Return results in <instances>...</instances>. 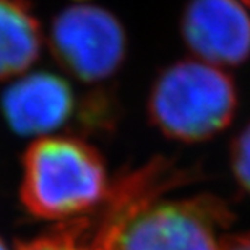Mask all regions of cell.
Returning <instances> with one entry per match:
<instances>
[{"instance_id": "2", "label": "cell", "mask_w": 250, "mask_h": 250, "mask_svg": "<svg viewBox=\"0 0 250 250\" xmlns=\"http://www.w3.org/2000/svg\"><path fill=\"white\" fill-rule=\"evenodd\" d=\"M237 89L221 67L203 61L174 62L158 75L148 96V116L166 137L205 142L232 122Z\"/></svg>"}, {"instance_id": "3", "label": "cell", "mask_w": 250, "mask_h": 250, "mask_svg": "<svg viewBox=\"0 0 250 250\" xmlns=\"http://www.w3.org/2000/svg\"><path fill=\"white\" fill-rule=\"evenodd\" d=\"M232 211L214 195L163 200L132 218L112 250H221Z\"/></svg>"}, {"instance_id": "8", "label": "cell", "mask_w": 250, "mask_h": 250, "mask_svg": "<svg viewBox=\"0 0 250 250\" xmlns=\"http://www.w3.org/2000/svg\"><path fill=\"white\" fill-rule=\"evenodd\" d=\"M42 42L31 0H0V80L26 72L41 56Z\"/></svg>"}, {"instance_id": "5", "label": "cell", "mask_w": 250, "mask_h": 250, "mask_svg": "<svg viewBox=\"0 0 250 250\" xmlns=\"http://www.w3.org/2000/svg\"><path fill=\"white\" fill-rule=\"evenodd\" d=\"M164 190L163 179L153 167H137L111 184L106 198L91 211L20 242L17 250H112L135 214L161 198Z\"/></svg>"}, {"instance_id": "12", "label": "cell", "mask_w": 250, "mask_h": 250, "mask_svg": "<svg viewBox=\"0 0 250 250\" xmlns=\"http://www.w3.org/2000/svg\"><path fill=\"white\" fill-rule=\"evenodd\" d=\"M242 2H244V3H246V5H247V7L250 8V0H242Z\"/></svg>"}, {"instance_id": "11", "label": "cell", "mask_w": 250, "mask_h": 250, "mask_svg": "<svg viewBox=\"0 0 250 250\" xmlns=\"http://www.w3.org/2000/svg\"><path fill=\"white\" fill-rule=\"evenodd\" d=\"M0 250H8V247H7V246H5V244H3V241H2V239H0Z\"/></svg>"}, {"instance_id": "7", "label": "cell", "mask_w": 250, "mask_h": 250, "mask_svg": "<svg viewBox=\"0 0 250 250\" xmlns=\"http://www.w3.org/2000/svg\"><path fill=\"white\" fill-rule=\"evenodd\" d=\"M3 116L17 133L46 135L72 117L75 93L67 80L51 72H34L5 89Z\"/></svg>"}, {"instance_id": "10", "label": "cell", "mask_w": 250, "mask_h": 250, "mask_svg": "<svg viewBox=\"0 0 250 250\" xmlns=\"http://www.w3.org/2000/svg\"><path fill=\"white\" fill-rule=\"evenodd\" d=\"M221 250H250V232L237 234V236H226Z\"/></svg>"}, {"instance_id": "4", "label": "cell", "mask_w": 250, "mask_h": 250, "mask_svg": "<svg viewBox=\"0 0 250 250\" xmlns=\"http://www.w3.org/2000/svg\"><path fill=\"white\" fill-rule=\"evenodd\" d=\"M127 33L111 10L75 0L52 18L49 47L57 63L84 83H101L119 72L127 57Z\"/></svg>"}, {"instance_id": "1", "label": "cell", "mask_w": 250, "mask_h": 250, "mask_svg": "<svg viewBox=\"0 0 250 250\" xmlns=\"http://www.w3.org/2000/svg\"><path fill=\"white\" fill-rule=\"evenodd\" d=\"M111 190L103 158L73 137H42L23 158L21 202L31 214L67 221L91 211Z\"/></svg>"}, {"instance_id": "9", "label": "cell", "mask_w": 250, "mask_h": 250, "mask_svg": "<svg viewBox=\"0 0 250 250\" xmlns=\"http://www.w3.org/2000/svg\"><path fill=\"white\" fill-rule=\"evenodd\" d=\"M231 167L239 186L250 195V122L231 145Z\"/></svg>"}, {"instance_id": "6", "label": "cell", "mask_w": 250, "mask_h": 250, "mask_svg": "<svg viewBox=\"0 0 250 250\" xmlns=\"http://www.w3.org/2000/svg\"><path fill=\"white\" fill-rule=\"evenodd\" d=\"M242 0H188L181 17L187 47L200 61L236 67L250 57V13Z\"/></svg>"}]
</instances>
